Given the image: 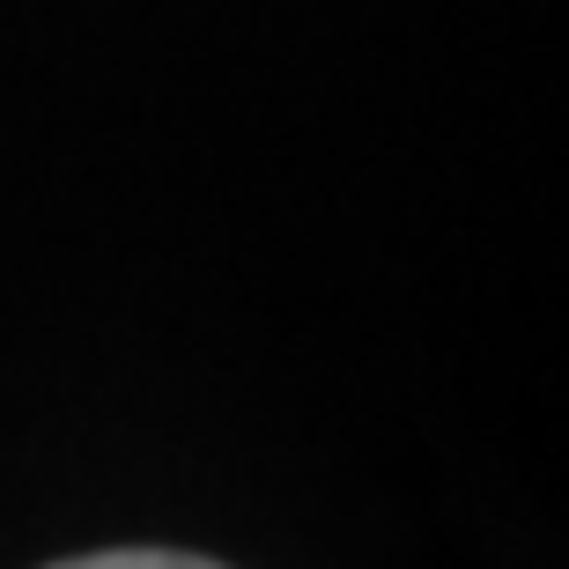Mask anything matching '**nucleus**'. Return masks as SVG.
Here are the masks:
<instances>
[{"label":"nucleus","instance_id":"nucleus-1","mask_svg":"<svg viewBox=\"0 0 569 569\" xmlns=\"http://www.w3.org/2000/svg\"><path fill=\"white\" fill-rule=\"evenodd\" d=\"M52 569H222L208 555H178V548H104V555H74Z\"/></svg>","mask_w":569,"mask_h":569}]
</instances>
